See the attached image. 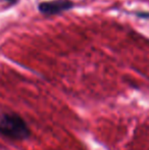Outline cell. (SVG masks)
<instances>
[{
	"label": "cell",
	"mask_w": 149,
	"mask_h": 150,
	"mask_svg": "<svg viewBox=\"0 0 149 150\" xmlns=\"http://www.w3.org/2000/svg\"><path fill=\"white\" fill-rule=\"evenodd\" d=\"M6 1H9V2H16V0H6Z\"/></svg>",
	"instance_id": "obj_3"
},
{
	"label": "cell",
	"mask_w": 149,
	"mask_h": 150,
	"mask_svg": "<svg viewBox=\"0 0 149 150\" xmlns=\"http://www.w3.org/2000/svg\"><path fill=\"white\" fill-rule=\"evenodd\" d=\"M73 6H74V3L71 0H52V1L42 2L39 4L38 8L42 14L50 16L70 10Z\"/></svg>",
	"instance_id": "obj_2"
},
{
	"label": "cell",
	"mask_w": 149,
	"mask_h": 150,
	"mask_svg": "<svg viewBox=\"0 0 149 150\" xmlns=\"http://www.w3.org/2000/svg\"><path fill=\"white\" fill-rule=\"evenodd\" d=\"M0 134L12 140H25L31 130L23 117L13 112H0Z\"/></svg>",
	"instance_id": "obj_1"
}]
</instances>
